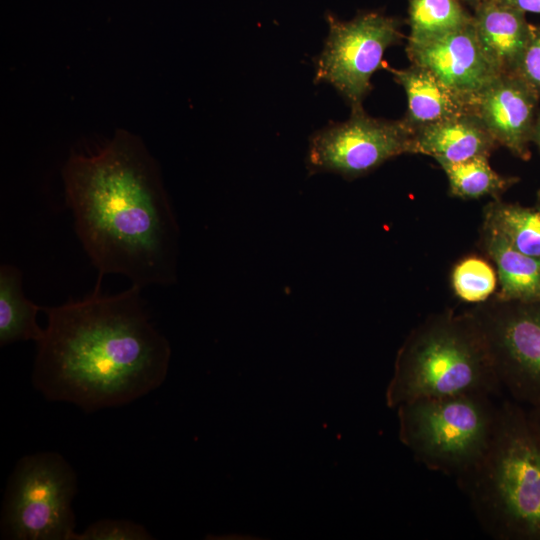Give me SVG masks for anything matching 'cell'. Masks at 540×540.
<instances>
[{
	"instance_id": "obj_19",
	"label": "cell",
	"mask_w": 540,
	"mask_h": 540,
	"mask_svg": "<svg viewBox=\"0 0 540 540\" xmlns=\"http://www.w3.org/2000/svg\"><path fill=\"white\" fill-rule=\"evenodd\" d=\"M452 195L475 199L486 195L498 196L518 181L495 172L488 156H476L461 162L442 163Z\"/></svg>"
},
{
	"instance_id": "obj_23",
	"label": "cell",
	"mask_w": 540,
	"mask_h": 540,
	"mask_svg": "<svg viewBox=\"0 0 540 540\" xmlns=\"http://www.w3.org/2000/svg\"><path fill=\"white\" fill-rule=\"evenodd\" d=\"M503 4L526 13L540 14V0H498Z\"/></svg>"
},
{
	"instance_id": "obj_4",
	"label": "cell",
	"mask_w": 540,
	"mask_h": 540,
	"mask_svg": "<svg viewBox=\"0 0 540 540\" xmlns=\"http://www.w3.org/2000/svg\"><path fill=\"white\" fill-rule=\"evenodd\" d=\"M484 335L471 313H444L416 327L400 349L388 391L391 406L479 392L500 395Z\"/></svg>"
},
{
	"instance_id": "obj_12",
	"label": "cell",
	"mask_w": 540,
	"mask_h": 540,
	"mask_svg": "<svg viewBox=\"0 0 540 540\" xmlns=\"http://www.w3.org/2000/svg\"><path fill=\"white\" fill-rule=\"evenodd\" d=\"M473 10L482 49L502 74L515 73L530 36L525 13L498 0H482Z\"/></svg>"
},
{
	"instance_id": "obj_16",
	"label": "cell",
	"mask_w": 540,
	"mask_h": 540,
	"mask_svg": "<svg viewBox=\"0 0 540 540\" xmlns=\"http://www.w3.org/2000/svg\"><path fill=\"white\" fill-rule=\"evenodd\" d=\"M42 307L25 297L22 273L14 265L0 267V345L43 337L44 329L37 323V314Z\"/></svg>"
},
{
	"instance_id": "obj_3",
	"label": "cell",
	"mask_w": 540,
	"mask_h": 540,
	"mask_svg": "<svg viewBox=\"0 0 540 540\" xmlns=\"http://www.w3.org/2000/svg\"><path fill=\"white\" fill-rule=\"evenodd\" d=\"M456 480L494 539L540 540V436L525 406L499 404L487 451Z\"/></svg>"
},
{
	"instance_id": "obj_9",
	"label": "cell",
	"mask_w": 540,
	"mask_h": 540,
	"mask_svg": "<svg viewBox=\"0 0 540 540\" xmlns=\"http://www.w3.org/2000/svg\"><path fill=\"white\" fill-rule=\"evenodd\" d=\"M502 389L525 407L540 404V301L495 300L471 312Z\"/></svg>"
},
{
	"instance_id": "obj_22",
	"label": "cell",
	"mask_w": 540,
	"mask_h": 540,
	"mask_svg": "<svg viewBox=\"0 0 540 540\" xmlns=\"http://www.w3.org/2000/svg\"><path fill=\"white\" fill-rule=\"evenodd\" d=\"M540 97V25H532L530 36L515 71Z\"/></svg>"
},
{
	"instance_id": "obj_10",
	"label": "cell",
	"mask_w": 540,
	"mask_h": 540,
	"mask_svg": "<svg viewBox=\"0 0 540 540\" xmlns=\"http://www.w3.org/2000/svg\"><path fill=\"white\" fill-rule=\"evenodd\" d=\"M412 64L435 74L448 87L475 102L502 73L482 49L472 24L419 44H407Z\"/></svg>"
},
{
	"instance_id": "obj_26",
	"label": "cell",
	"mask_w": 540,
	"mask_h": 540,
	"mask_svg": "<svg viewBox=\"0 0 540 540\" xmlns=\"http://www.w3.org/2000/svg\"><path fill=\"white\" fill-rule=\"evenodd\" d=\"M461 1L464 4H467L474 9L482 0H461Z\"/></svg>"
},
{
	"instance_id": "obj_14",
	"label": "cell",
	"mask_w": 540,
	"mask_h": 540,
	"mask_svg": "<svg viewBox=\"0 0 540 540\" xmlns=\"http://www.w3.org/2000/svg\"><path fill=\"white\" fill-rule=\"evenodd\" d=\"M406 93L408 109L404 119L414 128L466 113H474L472 101L443 83L430 70L412 64L388 68Z\"/></svg>"
},
{
	"instance_id": "obj_15",
	"label": "cell",
	"mask_w": 540,
	"mask_h": 540,
	"mask_svg": "<svg viewBox=\"0 0 540 540\" xmlns=\"http://www.w3.org/2000/svg\"><path fill=\"white\" fill-rule=\"evenodd\" d=\"M484 246L497 267L502 301H540V260L515 249L494 227L485 223Z\"/></svg>"
},
{
	"instance_id": "obj_20",
	"label": "cell",
	"mask_w": 540,
	"mask_h": 540,
	"mask_svg": "<svg viewBox=\"0 0 540 540\" xmlns=\"http://www.w3.org/2000/svg\"><path fill=\"white\" fill-rule=\"evenodd\" d=\"M455 293L463 301L480 303L494 292L497 276L489 263L479 257H469L459 262L452 273Z\"/></svg>"
},
{
	"instance_id": "obj_27",
	"label": "cell",
	"mask_w": 540,
	"mask_h": 540,
	"mask_svg": "<svg viewBox=\"0 0 540 540\" xmlns=\"http://www.w3.org/2000/svg\"><path fill=\"white\" fill-rule=\"evenodd\" d=\"M535 208L540 211V190L537 193V202Z\"/></svg>"
},
{
	"instance_id": "obj_5",
	"label": "cell",
	"mask_w": 540,
	"mask_h": 540,
	"mask_svg": "<svg viewBox=\"0 0 540 540\" xmlns=\"http://www.w3.org/2000/svg\"><path fill=\"white\" fill-rule=\"evenodd\" d=\"M492 397L472 392L401 404V441L427 469L458 478L490 445L499 411Z\"/></svg>"
},
{
	"instance_id": "obj_21",
	"label": "cell",
	"mask_w": 540,
	"mask_h": 540,
	"mask_svg": "<svg viewBox=\"0 0 540 540\" xmlns=\"http://www.w3.org/2000/svg\"><path fill=\"white\" fill-rule=\"evenodd\" d=\"M153 539L146 528L129 520L102 519L75 533L72 540H147Z\"/></svg>"
},
{
	"instance_id": "obj_8",
	"label": "cell",
	"mask_w": 540,
	"mask_h": 540,
	"mask_svg": "<svg viewBox=\"0 0 540 540\" xmlns=\"http://www.w3.org/2000/svg\"><path fill=\"white\" fill-rule=\"evenodd\" d=\"M415 128L404 118L385 120L358 107L341 123L330 124L309 140L310 174L334 173L346 179L366 175L396 156L415 153Z\"/></svg>"
},
{
	"instance_id": "obj_11",
	"label": "cell",
	"mask_w": 540,
	"mask_h": 540,
	"mask_svg": "<svg viewBox=\"0 0 540 540\" xmlns=\"http://www.w3.org/2000/svg\"><path fill=\"white\" fill-rule=\"evenodd\" d=\"M539 100L517 74H501L478 94L474 113L498 145L528 160Z\"/></svg>"
},
{
	"instance_id": "obj_2",
	"label": "cell",
	"mask_w": 540,
	"mask_h": 540,
	"mask_svg": "<svg viewBox=\"0 0 540 540\" xmlns=\"http://www.w3.org/2000/svg\"><path fill=\"white\" fill-rule=\"evenodd\" d=\"M141 287L42 307L47 327L36 343L32 383L49 401L86 412L125 405L156 389L170 360L150 320Z\"/></svg>"
},
{
	"instance_id": "obj_6",
	"label": "cell",
	"mask_w": 540,
	"mask_h": 540,
	"mask_svg": "<svg viewBox=\"0 0 540 540\" xmlns=\"http://www.w3.org/2000/svg\"><path fill=\"white\" fill-rule=\"evenodd\" d=\"M77 477L56 452L24 456L11 474L1 514V536L13 540H72Z\"/></svg>"
},
{
	"instance_id": "obj_25",
	"label": "cell",
	"mask_w": 540,
	"mask_h": 540,
	"mask_svg": "<svg viewBox=\"0 0 540 540\" xmlns=\"http://www.w3.org/2000/svg\"><path fill=\"white\" fill-rule=\"evenodd\" d=\"M532 142L540 149V111L537 113L533 129Z\"/></svg>"
},
{
	"instance_id": "obj_7",
	"label": "cell",
	"mask_w": 540,
	"mask_h": 540,
	"mask_svg": "<svg viewBox=\"0 0 540 540\" xmlns=\"http://www.w3.org/2000/svg\"><path fill=\"white\" fill-rule=\"evenodd\" d=\"M328 36L315 60V83L332 85L350 104L362 107L371 77L382 67L385 51L401 41V22L380 12H363L349 21L328 13Z\"/></svg>"
},
{
	"instance_id": "obj_18",
	"label": "cell",
	"mask_w": 540,
	"mask_h": 540,
	"mask_svg": "<svg viewBox=\"0 0 540 540\" xmlns=\"http://www.w3.org/2000/svg\"><path fill=\"white\" fill-rule=\"evenodd\" d=\"M485 223L523 254L540 260V211L516 204L491 203Z\"/></svg>"
},
{
	"instance_id": "obj_13",
	"label": "cell",
	"mask_w": 540,
	"mask_h": 540,
	"mask_svg": "<svg viewBox=\"0 0 540 540\" xmlns=\"http://www.w3.org/2000/svg\"><path fill=\"white\" fill-rule=\"evenodd\" d=\"M414 144L415 153L429 155L439 164L489 157L498 145L475 113L415 128Z\"/></svg>"
},
{
	"instance_id": "obj_17",
	"label": "cell",
	"mask_w": 540,
	"mask_h": 540,
	"mask_svg": "<svg viewBox=\"0 0 540 540\" xmlns=\"http://www.w3.org/2000/svg\"><path fill=\"white\" fill-rule=\"evenodd\" d=\"M473 22L461 0H408L407 44H419L464 28Z\"/></svg>"
},
{
	"instance_id": "obj_24",
	"label": "cell",
	"mask_w": 540,
	"mask_h": 540,
	"mask_svg": "<svg viewBox=\"0 0 540 540\" xmlns=\"http://www.w3.org/2000/svg\"><path fill=\"white\" fill-rule=\"evenodd\" d=\"M532 425L540 436V404L526 407Z\"/></svg>"
},
{
	"instance_id": "obj_1",
	"label": "cell",
	"mask_w": 540,
	"mask_h": 540,
	"mask_svg": "<svg viewBox=\"0 0 540 540\" xmlns=\"http://www.w3.org/2000/svg\"><path fill=\"white\" fill-rule=\"evenodd\" d=\"M74 229L98 271L139 287L177 278L179 227L159 166L136 135L118 130L91 155L75 154L62 169Z\"/></svg>"
}]
</instances>
